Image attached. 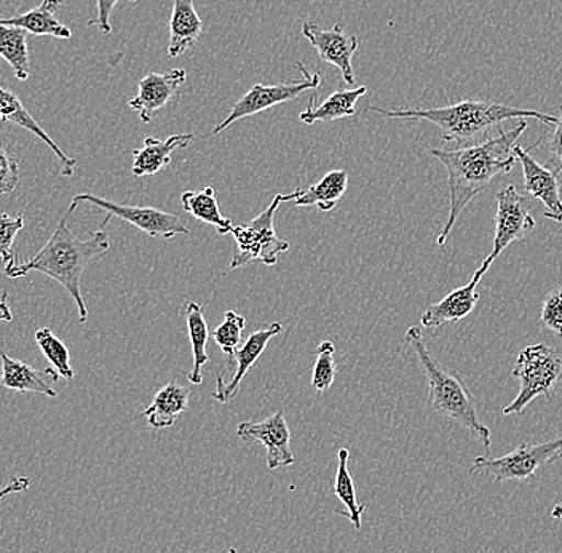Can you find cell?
<instances>
[{"mask_svg": "<svg viewBox=\"0 0 562 553\" xmlns=\"http://www.w3.org/2000/svg\"><path fill=\"white\" fill-rule=\"evenodd\" d=\"M21 229H24L23 213L18 214L16 218L0 213V261H3L7 266L18 259L15 253H13V242H15Z\"/></svg>", "mask_w": 562, "mask_h": 553, "instance_id": "obj_32", "label": "cell"}, {"mask_svg": "<svg viewBox=\"0 0 562 553\" xmlns=\"http://www.w3.org/2000/svg\"><path fill=\"white\" fill-rule=\"evenodd\" d=\"M181 206L195 220L214 225L221 235L231 234L234 224L228 218L223 217L217 206L216 190L213 186H206L203 190H186L181 196Z\"/></svg>", "mask_w": 562, "mask_h": 553, "instance_id": "obj_27", "label": "cell"}, {"mask_svg": "<svg viewBox=\"0 0 562 553\" xmlns=\"http://www.w3.org/2000/svg\"><path fill=\"white\" fill-rule=\"evenodd\" d=\"M66 3V0H44L41 5L30 10V12L21 13V15L0 20L7 26L21 27L34 35H50V37L70 38L72 31L65 24L59 23L55 18L56 10Z\"/></svg>", "mask_w": 562, "mask_h": 553, "instance_id": "obj_22", "label": "cell"}, {"mask_svg": "<svg viewBox=\"0 0 562 553\" xmlns=\"http://www.w3.org/2000/svg\"><path fill=\"white\" fill-rule=\"evenodd\" d=\"M302 189L294 190L293 193H277L270 206L256 217L251 223L234 225L231 234L234 235L237 243V252L231 261V269H238L251 261H261L266 266H276L279 264L280 255L290 250V242L283 241L276 232V213L281 203L294 202Z\"/></svg>", "mask_w": 562, "mask_h": 553, "instance_id": "obj_6", "label": "cell"}, {"mask_svg": "<svg viewBox=\"0 0 562 553\" xmlns=\"http://www.w3.org/2000/svg\"><path fill=\"white\" fill-rule=\"evenodd\" d=\"M513 154L521 162L522 174H525V189L530 197L544 206L543 217L554 223H562V200L560 178L554 170L543 167L530 156L529 151L516 144Z\"/></svg>", "mask_w": 562, "mask_h": 553, "instance_id": "obj_13", "label": "cell"}, {"mask_svg": "<svg viewBox=\"0 0 562 553\" xmlns=\"http://www.w3.org/2000/svg\"><path fill=\"white\" fill-rule=\"evenodd\" d=\"M299 69L304 73V80H293V82L277 84V86H262V84H255L249 88L248 93H245L237 104L232 108L228 118L224 119L216 129L213 130V135L217 136L228 129L232 123L241 121L245 118L259 114V112L267 111V109L288 103V101L296 100L305 91H314L322 82L319 73L311 74L302 63H296Z\"/></svg>", "mask_w": 562, "mask_h": 553, "instance_id": "obj_9", "label": "cell"}, {"mask_svg": "<svg viewBox=\"0 0 562 553\" xmlns=\"http://www.w3.org/2000/svg\"><path fill=\"white\" fill-rule=\"evenodd\" d=\"M512 376L519 380V394L505 408L504 414L519 416L537 397H554L562 380V351L547 343L527 346L519 352Z\"/></svg>", "mask_w": 562, "mask_h": 553, "instance_id": "obj_5", "label": "cell"}, {"mask_svg": "<svg viewBox=\"0 0 562 553\" xmlns=\"http://www.w3.org/2000/svg\"><path fill=\"white\" fill-rule=\"evenodd\" d=\"M540 320L548 330L562 336V285L544 298Z\"/></svg>", "mask_w": 562, "mask_h": 553, "instance_id": "obj_34", "label": "cell"}, {"mask_svg": "<svg viewBox=\"0 0 562 553\" xmlns=\"http://www.w3.org/2000/svg\"><path fill=\"white\" fill-rule=\"evenodd\" d=\"M188 80L184 69H171L168 73H150L138 82V95L128 101L130 108L138 112L139 121L153 122L156 112L170 103L179 88Z\"/></svg>", "mask_w": 562, "mask_h": 553, "instance_id": "obj_14", "label": "cell"}, {"mask_svg": "<svg viewBox=\"0 0 562 553\" xmlns=\"http://www.w3.org/2000/svg\"><path fill=\"white\" fill-rule=\"evenodd\" d=\"M0 361H2V384L5 389L15 392H35L56 398L58 392L50 386V380H58L59 375L55 368L35 369L34 366L15 361L0 347Z\"/></svg>", "mask_w": 562, "mask_h": 553, "instance_id": "obj_17", "label": "cell"}, {"mask_svg": "<svg viewBox=\"0 0 562 553\" xmlns=\"http://www.w3.org/2000/svg\"><path fill=\"white\" fill-rule=\"evenodd\" d=\"M526 129L527 122L521 121L515 129L501 132L497 136H492L473 146L459 147L456 151L431 147V156L441 162L448 174L449 199H451L448 221L438 234L439 246L448 242L460 213L474 197L490 189L492 179L507 175L515 168L518 158L513 154V150Z\"/></svg>", "mask_w": 562, "mask_h": 553, "instance_id": "obj_1", "label": "cell"}, {"mask_svg": "<svg viewBox=\"0 0 562 553\" xmlns=\"http://www.w3.org/2000/svg\"><path fill=\"white\" fill-rule=\"evenodd\" d=\"M283 331V325L280 322L270 323L266 329L255 331L249 334L248 340L245 341L244 346L238 347L237 354H235V373L228 383H224L223 379H216V390H214L213 397L216 398L221 403H228L234 400L235 397L240 392V384L244 380L246 373L249 372L252 365L261 358L263 351L269 346L270 340L276 338Z\"/></svg>", "mask_w": 562, "mask_h": 553, "instance_id": "obj_15", "label": "cell"}, {"mask_svg": "<svg viewBox=\"0 0 562 553\" xmlns=\"http://www.w3.org/2000/svg\"><path fill=\"white\" fill-rule=\"evenodd\" d=\"M228 553H240L235 548H228Z\"/></svg>", "mask_w": 562, "mask_h": 553, "instance_id": "obj_40", "label": "cell"}, {"mask_svg": "<svg viewBox=\"0 0 562 553\" xmlns=\"http://www.w3.org/2000/svg\"><path fill=\"white\" fill-rule=\"evenodd\" d=\"M186 320H188L189 338H191L193 368L189 380L192 384L203 383L202 368L209 364L210 355L206 351L210 340L209 323L205 320V309L199 302H189L186 306Z\"/></svg>", "mask_w": 562, "mask_h": 553, "instance_id": "obj_26", "label": "cell"}, {"mask_svg": "<svg viewBox=\"0 0 562 553\" xmlns=\"http://www.w3.org/2000/svg\"><path fill=\"white\" fill-rule=\"evenodd\" d=\"M368 93L367 87L350 88V90H337L329 95L318 108L308 106L299 121L314 125L315 122H334L339 119L350 118L357 112V103Z\"/></svg>", "mask_w": 562, "mask_h": 553, "instance_id": "obj_23", "label": "cell"}, {"mask_svg": "<svg viewBox=\"0 0 562 553\" xmlns=\"http://www.w3.org/2000/svg\"><path fill=\"white\" fill-rule=\"evenodd\" d=\"M0 121L21 126V129L33 133L38 140L44 141L53 153H55V156L59 158V162H61V175H74V170H76L77 167L76 158L66 156L65 151L48 136V133L42 129L41 123L35 121L33 115L30 114V111L24 108L20 98H18L13 91L7 90V88L3 87H0Z\"/></svg>", "mask_w": 562, "mask_h": 553, "instance_id": "obj_18", "label": "cell"}, {"mask_svg": "<svg viewBox=\"0 0 562 553\" xmlns=\"http://www.w3.org/2000/svg\"><path fill=\"white\" fill-rule=\"evenodd\" d=\"M35 344L63 379H74L76 372L70 366L69 349L50 329L35 331Z\"/></svg>", "mask_w": 562, "mask_h": 553, "instance_id": "obj_29", "label": "cell"}, {"mask_svg": "<svg viewBox=\"0 0 562 553\" xmlns=\"http://www.w3.org/2000/svg\"><path fill=\"white\" fill-rule=\"evenodd\" d=\"M121 0H97L98 15L94 20L88 21L87 26H97L101 34L112 33L111 15L112 10ZM128 2H139V0H128Z\"/></svg>", "mask_w": 562, "mask_h": 553, "instance_id": "obj_35", "label": "cell"}, {"mask_svg": "<svg viewBox=\"0 0 562 553\" xmlns=\"http://www.w3.org/2000/svg\"><path fill=\"white\" fill-rule=\"evenodd\" d=\"M483 277L484 274L476 270L469 284L457 288L446 298H442L441 301L431 305L422 316V327L434 330L446 325V323H456L459 320L467 319L473 312V309L476 308V302L480 301V294H477L476 287L483 280Z\"/></svg>", "mask_w": 562, "mask_h": 553, "instance_id": "obj_16", "label": "cell"}, {"mask_svg": "<svg viewBox=\"0 0 562 553\" xmlns=\"http://www.w3.org/2000/svg\"><path fill=\"white\" fill-rule=\"evenodd\" d=\"M562 460V436L551 442L521 443L504 456H476L472 474H483L492 482H526L536 477L540 468Z\"/></svg>", "mask_w": 562, "mask_h": 553, "instance_id": "obj_7", "label": "cell"}, {"mask_svg": "<svg viewBox=\"0 0 562 553\" xmlns=\"http://www.w3.org/2000/svg\"><path fill=\"white\" fill-rule=\"evenodd\" d=\"M109 248H111V239L108 232L97 231L88 241H80L66 224V218H63L56 225L50 241L34 258L23 263L16 259L15 263L5 266L3 273L7 277L18 278L37 270L58 281L76 302L80 322L86 323L88 309L83 301L80 280L90 261L105 255Z\"/></svg>", "mask_w": 562, "mask_h": 553, "instance_id": "obj_3", "label": "cell"}, {"mask_svg": "<svg viewBox=\"0 0 562 553\" xmlns=\"http://www.w3.org/2000/svg\"><path fill=\"white\" fill-rule=\"evenodd\" d=\"M561 114L558 122L554 123L553 133L548 139L547 150L553 158L554 174H562V104L560 108Z\"/></svg>", "mask_w": 562, "mask_h": 553, "instance_id": "obj_36", "label": "cell"}, {"mask_svg": "<svg viewBox=\"0 0 562 553\" xmlns=\"http://www.w3.org/2000/svg\"><path fill=\"white\" fill-rule=\"evenodd\" d=\"M0 56L9 63L21 82L30 79V48L27 33L21 27L7 26L0 21Z\"/></svg>", "mask_w": 562, "mask_h": 553, "instance_id": "obj_28", "label": "cell"}, {"mask_svg": "<svg viewBox=\"0 0 562 553\" xmlns=\"http://www.w3.org/2000/svg\"><path fill=\"white\" fill-rule=\"evenodd\" d=\"M334 354H336V346H334L333 341H323L316 347V361L314 373H312V387L316 392H326L336 379L337 365L334 361Z\"/></svg>", "mask_w": 562, "mask_h": 553, "instance_id": "obj_31", "label": "cell"}, {"mask_svg": "<svg viewBox=\"0 0 562 553\" xmlns=\"http://www.w3.org/2000/svg\"><path fill=\"white\" fill-rule=\"evenodd\" d=\"M193 139H195L193 133L173 135L165 141L154 139V136H146L144 139V146L132 153V175L135 178H143V176H154L158 172L165 170V168L170 167L171 156H173L175 151L186 150Z\"/></svg>", "mask_w": 562, "mask_h": 553, "instance_id": "obj_19", "label": "cell"}, {"mask_svg": "<svg viewBox=\"0 0 562 553\" xmlns=\"http://www.w3.org/2000/svg\"><path fill=\"white\" fill-rule=\"evenodd\" d=\"M203 33V21L193 0H175L170 20L168 55L179 58L199 42Z\"/></svg>", "mask_w": 562, "mask_h": 553, "instance_id": "obj_20", "label": "cell"}, {"mask_svg": "<svg viewBox=\"0 0 562 553\" xmlns=\"http://www.w3.org/2000/svg\"><path fill=\"white\" fill-rule=\"evenodd\" d=\"M368 109L389 119H422V121L435 123L441 130L442 141L456 143L462 147L490 140V135L495 130L502 132V123L513 119L518 121L537 119L547 125H554L558 122L557 115L543 114L533 109L494 103V101L463 100L460 103L442 106V108L407 109V111H390L379 106H369Z\"/></svg>", "mask_w": 562, "mask_h": 553, "instance_id": "obj_2", "label": "cell"}, {"mask_svg": "<svg viewBox=\"0 0 562 553\" xmlns=\"http://www.w3.org/2000/svg\"><path fill=\"white\" fill-rule=\"evenodd\" d=\"M20 185V165L0 139V196L10 193Z\"/></svg>", "mask_w": 562, "mask_h": 553, "instance_id": "obj_33", "label": "cell"}, {"mask_svg": "<svg viewBox=\"0 0 562 553\" xmlns=\"http://www.w3.org/2000/svg\"><path fill=\"white\" fill-rule=\"evenodd\" d=\"M7 299H9V294L5 291V294L0 296V322H12L13 320L12 309H10Z\"/></svg>", "mask_w": 562, "mask_h": 553, "instance_id": "obj_38", "label": "cell"}, {"mask_svg": "<svg viewBox=\"0 0 562 553\" xmlns=\"http://www.w3.org/2000/svg\"><path fill=\"white\" fill-rule=\"evenodd\" d=\"M349 450L337 451V471L336 477H334L333 495L346 507V510H339L340 516L347 517L357 530H361V524H363L361 517L367 509L363 504L358 502L357 489H355V482L349 471Z\"/></svg>", "mask_w": 562, "mask_h": 553, "instance_id": "obj_25", "label": "cell"}, {"mask_svg": "<svg viewBox=\"0 0 562 553\" xmlns=\"http://www.w3.org/2000/svg\"><path fill=\"white\" fill-rule=\"evenodd\" d=\"M30 485L31 480L27 477H13L9 485L3 486V488L0 489V501H2L3 498H7V496L26 491V489L30 488Z\"/></svg>", "mask_w": 562, "mask_h": 553, "instance_id": "obj_37", "label": "cell"}, {"mask_svg": "<svg viewBox=\"0 0 562 553\" xmlns=\"http://www.w3.org/2000/svg\"><path fill=\"white\" fill-rule=\"evenodd\" d=\"M189 390L181 384L171 380L158 390L153 403L143 411V418L149 422L150 428L168 429L175 424L189 408Z\"/></svg>", "mask_w": 562, "mask_h": 553, "instance_id": "obj_21", "label": "cell"}, {"mask_svg": "<svg viewBox=\"0 0 562 553\" xmlns=\"http://www.w3.org/2000/svg\"><path fill=\"white\" fill-rule=\"evenodd\" d=\"M245 329V317L238 316L234 311H227L226 316H224V322L213 331L214 341L223 351L227 366L234 365L235 354H237L238 347H240Z\"/></svg>", "mask_w": 562, "mask_h": 553, "instance_id": "obj_30", "label": "cell"}, {"mask_svg": "<svg viewBox=\"0 0 562 553\" xmlns=\"http://www.w3.org/2000/svg\"><path fill=\"white\" fill-rule=\"evenodd\" d=\"M237 435L246 443H261L267 450V467L270 471L293 466L296 461L291 451V432L283 410L261 422H241Z\"/></svg>", "mask_w": 562, "mask_h": 553, "instance_id": "obj_11", "label": "cell"}, {"mask_svg": "<svg viewBox=\"0 0 562 553\" xmlns=\"http://www.w3.org/2000/svg\"><path fill=\"white\" fill-rule=\"evenodd\" d=\"M404 340L416 352L422 368H424L425 378L428 383L430 407L438 413L454 419L457 424L476 435L481 445L486 449V456H490L491 431L486 424L481 422L476 400H474L469 387L465 386L460 376L448 372L438 364L437 358L425 346L420 329L411 327L404 334Z\"/></svg>", "mask_w": 562, "mask_h": 553, "instance_id": "obj_4", "label": "cell"}, {"mask_svg": "<svg viewBox=\"0 0 562 553\" xmlns=\"http://www.w3.org/2000/svg\"><path fill=\"white\" fill-rule=\"evenodd\" d=\"M80 203H91V206L105 211L103 225L108 224L111 218H121V220L135 225L153 239L170 241L176 235H189L188 225L182 223L181 218L173 213H167V211L157 210V208L121 206V203L101 199V197L93 196V193H79L70 202L68 214L72 213Z\"/></svg>", "mask_w": 562, "mask_h": 553, "instance_id": "obj_8", "label": "cell"}, {"mask_svg": "<svg viewBox=\"0 0 562 553\" xmlns=\"http://www.w3.org/2000/svg\"><path fill=\"white\" fill-rule=\"evenodd\" d=\"M347 188H349V174L346 170H333L323 176L322 181L299 193L294 206H316L323 213H331L347 192Z\"/></svg>", "mask_w": 562, "mask_h": 553, "instance_id": "obj_24", "label": "cell"}, {"mask_svg": "<svg viewBox=\"0 0 562 553\" xmlns=\"http://www.w3.org/2000/svg\"><path fill=\"white\" fill-rule=\"evenodd\" d=\"M536 225L525 196L518 192L516 186L509 185L502 189L497 192L494 246L487 259L494 263L509 243L522 241L536 229Z\"/></svg>", "mask_w": 562, "mask_h": 553, "instance_id": "obj_10", "label": "cell"}, {"mask_svg": "<svg viewBox=\"0 0 562 553\" xmlns=\"http://www.w3.org/2000/svg\"><path fill=\"white\" fill-rule=\"evenodd\" d=\"M302 35L314 45L323 62L329 63L340 70L347 86H355L357 79H355L351 59H353L355 52L358 51L357 35L346 33L339 23L334 24L331 30H323L312 21H305L302 24Z\"/></svg>", "mask_w": 562, "mask_h": 553, "instance_id": "obj_12", "label": "cell"}, {"mask_svg": "<svg viewBox=\"0 0 562 553\" xmlns=\"http://www.w3.org/2000/svg\"><path fill=\"white\" fill-rule=\"evenodd\" d=\"M551 517H553L554 520H562V504H557V506L553 507Z\"/></svg>", "mask_w": 562, "mask_h": 553, "instance_id": "obj_39", "label": "cell"}]
</instances>
